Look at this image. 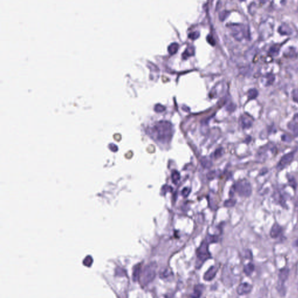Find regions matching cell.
<instances>
[{
  "instance_id": "1",
  "label": "cell",
  "mask_w": 298,
  "mask_h": 298,
  "mask_svg": "<svg viewBox=\"0 0 298 298\" xmlns=\"http://www.w3.org/2000/svg\"><path fill=\"white\" fill-rule=\"evenodd\" d=\"M148 133L155 141L162 144L168 143L173 135V124L167 120H160L150 127Z\"/></svg>"
},
{
  "instance_id": "2",
  "label": "cell",
  "mask_w": 298,
  "mask_h": 298,
  "mask_svg": "<svg viewBox=\"0 0 298 298\" xmlns=\"http://www.w3.org/2000/svg\"><path fill=\"white\" fill-rule=\"evenodd\" d=\"M275 26L274 19L269 16L262 21L259 26V35L261 40H266L271 36L274 32Z\"/></svg>"
},
{
  "instance_id": "3",
  "label": "cell",
  "mask_w": 298,
  "mask_h": 298,
  "mask_svg": "<svg viewBox=\"0 0 298 298\" xmlns=\"http://www.w3.org/2000/svg\"><path fill=\"white\" fill-rule=\"evenodd\" d=\"M156 268L155 263H151L145 267L139 278L141 285L146 286L153 281L156 276Z\"/></svg>"
},
{
  "instance_id": "4",
  "label": "cell",
  "mask_w": 298,
  "mask_h": 298,
  "mask_svg": "<svg viewBox=\"0 0 298 298\" xmlns=\"http://www.w3.org/2000/svg\"><path fill=\"white\" fill-rule=\"evenodd\" d=\"M228 26L232 31V35L238 41H241L243 39H250V33L248 27L241 23H231Z\"/></svg>"
},
{
  "instance_id": "5",
  "label": "cell",
  "mask_w": 298,
  "mask_h": 298,
  "mask_svg": "<svg viewBox=\"0 0 298 298\" xmlns=\"http://www.w3.org/2000/svg\"><path fill=\"white\" fill-rule=\"evenodd\" d=\"M233 189L239 196L245 198L249 197L252 192L251 184L246 179L237 181L234 184Z\"/></svg>"
},
{
  "instance_id": "6",
  "label": "cell",
  "mask_w": 298,
  "mask_h": 298,
  "mask_svg": "<svg viewBox=\"0 0 298 298\" xmlns=\"http://www.w3.org/2000/svg\"><path fill=\"white\" fill-rule=\"evenodd\" d=\"M289 275V270L287 267H284L280 270L278 273L277 289L278 293L281 296H284L286 293V289L285 287V283L288 280Z\"/></svg>"
},
{
  "instance_id": "7",
  "label": "cell",
  "mask_w": 298,
  "mask_h": 298,
  "mask_svg": "<svg viewBox=\"0 0 298 298\" xmlns=\"http://www.w3.org/2000/svg\"><path fill=\"white\" fill-rule=\"evenodd\" d=\"M197 257L198 261L200 262V265L206 260L211 258L209 251V243L207 241L203 242L199 246L197 250Z\"/></svg>"
},
{
  "instance_id": "8",
  "label": "cell",
  "mask_w": 298,
  "mask_h": 298,
  "mask_svg": "<svg viewBox=\"0 0 298 298\" xmlns=\"http://www.w3.org/2000/svg\"><path fill=\"white\" fill-rule=\"evenodd\" d=\"M253 120H254L251 116L247 113H245L241 115L240 118L241 126L243 129H249L253 125Z\"/></svg>"
},
{
  "instance_id": "9",
  "label": "cell",
  "mask_w": 298,
  "mask_h": 298,
  "mask_svg": "<svg viewBox=\"0 0 298 298\" xmlns=\"http://www.w3.org/2000/svg\"><path fill=\"white\" fill-rule=\"evenodd\" d=\"M294 158V152H291L284 155L280 160L277 165L278 169H282L292 161Z\"/></svg>"
},
{
  "instance_id": "10",
  "label": "cell",
  "mask_w": 298,
  "mask_h": 298,
  "mask_svg": "<svg viewBox=\"0 0 298 298\" xmlns=\"http://www.w3.org/2000/svg\"><path fill=\"white\" fill-rule=\"evenodd\" d=\"M253 289V286L251 284L247 283H243L241 284L236 289V292L239 295H245L251 293Z\"/></svg>"
},
{
  "instance_id": "11",
  "label": "cell",
  "mask_w": 298,
  "mask_h": 298,
  "mask_svg": "<svg viewBox=\"0 0 298 298\" xmlns=\"http://www.w3.org/2000/svg\"><path fill=\"white\" fill-rule=\"evenodd\" d=\"M278 32L283 36H290L292 34L293 31L288 23H283L278 27Z\"/></svg>"
},
{
  "instance_id": "12",
  "label": "cell",
  "mask_w": 298,
  "mask_h": 298,
  "mask_svg": "<svg viewBox=\"0 0 298 298\" xmlns=\"http://www.w3.org/2000/svg\"><path fill=\"white\" fill-rule=\"evenodd\" d=\"M217 271H218V268L217 267V266H212V267H210L209 269L204 274V277H203L204 280L207 281H210L213 280L215 277Z\"/></svg>"
},
{
  "instance_id": "13",
  "label": "cell",
  "mask_w": 298,
  "mask_h": 298,
  "mask_svg": "<svg viewBox=\"0 0 298 298\" xmlns=\"http://www.w3.org/2000/svg\"><path fill=\"white\" fill-rule=\"evenodd\" d=\"M282 231L283 229L277 223H276L272 225V228L270 230V235L272 238H277L281 234Z\"/></svg>"
},
{
  "instance_id": "14",
  "label": "cell",
  "mask_w": 298,
  "mask_h": 298,
  "mask_svg": "<svg viewBox=\"0 0 298 298\" xmlns=\"http://www.w3.org/2000/svg\"><path fill=\"white\" fill-rule=\"evenodd\" d=\"M281 46H282V44H274L273 46L270 48V49L268 50V54L272 57L277 56V55H278L279 52L280 51Z\"/></svg>"
},
{
  "instance_id": "15",
  "label": "cell",
  "mask_w": 298,
  "mask_h": 298,
  "mask_svg": "<svg viewBox=\"0 0 298 298\" xmlns=\"http://www.w3.org/2000/svg\"><path fill=\"white\" fill-rule=\"evenodd\" d=\"M254 271H255V266L251 263H249L243 267V272L247 276H251V274L254 272Z\"/></svg>"
},
{
  "instance_id": "16",
  "label": "cell",
  "mask_w": 298,
  "mask_h": 298,
  "mask_svg": "<svg viewBox=\"0 0 298 298\" xmlns=\"http://www.w3.org/2000/svg\"><path fill=\"white\" fill-rule=\"evenodd\" d=\"M296 55V49L293 47H288L284 52V56L285 57L293 58Z\"/></svg>"
},
{
  "instance_id": "17",
  "label": "cell",
  "mask_w": 298,
  "mask_h": 298,
  "mask_svg": "<svg viewBox=\"0 0 298 298\" xmlns=\"http://www.w3.org/2000/svg\"><path fill=\"white\" fill-rule=\"evenodd\" d=\"M288 128L292 132L293 136H298V125L293 121H291L288 124Z\"/></svg>"
},
{
  "instance_id": "18",
  "label": "cell",
  "mask_w": 298,
  "mask_h": 298,
  "mask_svg": "<svg viewBox=\"0 0 298 298\" xmlns=\"http://www.w3.org/2000/svg\"><path fill=\"white\" fill-rule=\"evenodd\" d=\"M247 96L249 100L256 99L259 96V92L255 88L249 89L247 92Z\"/></svg>"
},
{
  "instance_id": "19",
  "label": "cell",
  "mask_w": 298,
  "mask_h": 298,
  "mask_svg": "<svg viewBox=\"0 0 298 298\" xmlns=\"http://www.w3.org/2000/svg\"><path fill=\"white\" fill-rule=\"evenodd\" d=\"M178 49H179V44L177 43H171L168 47V51L171 55H173L177 53L178 51Z\"/></svg>"
},
{
  "instance_id": "20",
  "label": "cell",
  "mask_w": 298,
  "mask_h": 298,
  "mask_svg": "<svg viewBox=\"0 0 298 298\" xmlns=\"http://www.w3.org/2000/svg\"><path fill=\"white\" fill-rule=\"evenodd\" d=\"M265 78L267 79L266 83V86L271 85L276 80V76L271 73H267L266 75L265 76Z\"/></svg>"
},
{
  "instance_id": "21",
  "label": "cell",
  "mask_w": 298,
  "mask_h": 298,
  "mask_svg": "<svg viewBox=\"0 0 298 298\" xmlns=\"http://www.w3.org/2000/svg\"><path fill=\"white\" fill-rule=\"evenodd\" d=\"M181 178L180 173L177 170H173L171 173V179L173 183L177 184Z\"/></svg>"
},
{
  "instance_id": "22",
  "label": "cell",
  "mask_w": 298,
  "mask_h": 298,
  "mask_svg": "<svg viewBox=\"0 0 298 298\" xmlns=\"http://www.w3.org/2000/svg\"><path fill=\"white\" fill-rule=\"evenodd\" d=\"M194 53V47H188L185 51L182 54V57L183 59H187L188 58L192 56Z\"/></svg>"
},
{
  "instance_id": "23",
  "label": "cell",
  "mask_w": 298,
  "mask_h": 298,
  "mask_svg": "<svg viewBox=\"0 0 298 298\" xmlns=\"http://www.w3.org/2000/svg\"><path fill=\"white\" fill-rule=\"evenodd\" d=\"M200 162H201V164H202V167L204 168L209 169V168H210L211 167L212 165H213V162H211L210 160H209L206 157H203L201 160Z\"/></svg>"
},
{
  "instance_id": "24",
  "label": "cell",
  "mask_w": 298,
  "mask_h": 298,
  "mask_svg": "<svg viewBox=\"0 0 298 298\" xmlns=\"http://www.w3.org/2000/svg\"><path fill=\"white\" fill-rule=\"evenodd\" d=\"M141 276V266L140 265H137L136 267H135L134 270H133V280L137 281L139 279Z\"/></svg>"
},
{
  "instance_id": "25",
  "label": "cell",
  "mask_w": 298,
  "mask_h": 298,
  "mask_svg": "<svg viewBox=\"0 0 298 298\" xmlns=\"http://www.w3.org/2000/svg\"><path fill=\"white\" fill-rule=\"evenodd\" d=\"M200 286H197L194 288V292L191 295V298H199L202 295V288H199Z\"/></svg>"
},
{
  "instance_id": "26",
  "label": "cell",
  "mask_w": 298,
  "mask_h": 298,
  "mask_svg": "<svg viewBox=\"0 0 298 298\" xmlns=\"http://www.w3.org/2000/svg\"><path fill=\"white\" fill-rule=\"evenodd\" d=\"M236 204V200H234V199H228V200H227L226 201H225L224 203V206L226 207H234Z\"/></svg>"
},
{
  "instance_id": "27",
  "label": "cell",
  "mask_w": 298,
  "mask_h": 298,
  "mask_svg": "<svg viewBox=\"0 0 298 298\" xmlns=\"http://www.w3.org/2000/svg\"><path fill=\"white\" fill-rule=\"evenodd\" d=\"M173 190V188L171 186H169V185H164L161 188V194L163 195V194H167V192H171Z\"/></svg>"
},
{
  "instance_id": "28",
  "label": "cell",
  "mask_w": 298,
  "mask_h": 298,
  "mask_svg": "<svg viewBox=\"0 0 298 298\" xmlns=\"http://www.w3.org/2000/svg\"><path fill=\"white\" fill-rule=\"evenodd\" d=\"M223 153H224V151H223L222 148L220 147V148L217 149L215 150V152H214V154L215 158H218L221 157L222 156Z\"/></svg>"
},
{
  "instance_id": "29",
  "label": "cell",
  "mask_w": 298,
  "mask_h": 298,
  "mask_svg": "<svg viewBox=\"0 0 298 298\" xmlns=\"http://www.w3.org/2000/svg\"><path fill=\"white\" fill-rule=\"evenodd\" d=\"M292 97L293 101L298 104V89H293L292 92Z\"/></svg>"
},
{
  "instance_id": "30",
  "label": "cell",
  "mask_w": 298,
  "mask_h": 298,
  "mask_svg": "<svg viewBox=\"0 0 298 298\" xmlns=\"http://www.w3.org/2000/svg\"><path fill=\"white\" fill-rule=\"evenodd\" d=\"M154 110L157 112H162L164 111L165 110V107L164 105L160 104H158L155 105V107H154Z\"/></svg>"
},
{
  "instance_id": "31",
  "label": "cell",
  "mask_w": 298,
  "mask_h": 298,
  "mask_svg": "<svg viewBox=\"0 0 298 298\" xmlns=\"http://www.w3.org/2000/svg\"><path fill=\"white\" fill-rule=\"evenodd\" d=\"M200 36V33L199 31H194L190 33L189 35V37L192 40H196Z\"/></svg>"
},
{
  "instance_id": "32",
  "label": "cell",
  "mask_w": 298,
  "mask_h": 298,
  "mask_svg": "<svg viewBox=\"0 0 298 298\" xmlns=\"http://www.w3.org/2000/svg\"><path fill=\"white\" fill-rule=\"evenodd\" d=\"M229 12L227 11V10H224V11H222V12H221L220 14V19L221 21H223L225 20V19L229 16Z\"/></svg>"
},
{
  "instance_id": "33",
  "label": "cell",
  "mask_w": 298,
  "mask_h": 298,
  "mask_svg": "<svg viewBox=\"0 0 298 298\" xmlns=\"http://www.w3.org/2000/svg\"><path fill=\"white\" fill-rule=\"evenodd\" d=\"M288 182H289V185L293 188H296V186H297V184H296V182L295 180V179L292 177H289L288 178Z\"/></svg>"
},
{
  "instance_id": "34",
  "label": "cell",
  "mask_w": 298,
  "mask_h": 298,
  "mask_svg": "<svg viewBox=\"0 0 298 298\" xmlns=\"http://www.w3.org/2000/svg\"><path fill=\"white\" fill-rule=\"evenodd\" d=\"M190 193V189L188 188H185L183 189V190L181 192L182 195L184 198H187L189 196V194Z\"/></svg>"
},
{
  "instance_id": "35",
  "label": "cell",
  "mask_w": 298,
  "mask_h": 298,
  "mask_svg": "<svg viewBox=\"0 0 298 298\" xmlns=\"http://www.w3.org/2000/svg\"><path fill=\"white\" fill-rule=\"evenodd\" d=\"M215 176H216V173L214 171H210L209 173L207 174V178L209 180H213V179H214Z\"/></svg>"
},
{
  "instance_id": "36",
  "label": "cell",
  "mask_w": 298,
  "mask_h": 298,
  "mask_svg": "<svg viewBox=\"0 0 298 298\" xmlns=\"http://www.w3.org/2000/svg\"><path fill=\"white\" fill-rule=\"evenodd\" d=\"M218 241V238H217V236L214 235H210L207 238V242L209 243H214V242H216Z\"/></svg>"
},
{
  "instance_id": "37",
  "label": "cell",
  "mask_w": 298,
  "mask_h": 298,
  "mask_svg": "<svg viewBox=\"0 0 298 298\" xmlns=\"http://www.w3.org/2000/svg\"><path fill=\"white\" fill-rule=\"evenodd\" d=\"M281 139L283 141H285V142H290L292 141L291 137L287 135H283V136H281Z\"/></svg>"
},
{
  "instance_id": "38",
  "label": "cell",
  "mask_w": 298,
  "mask_h": 298,
  "mask_svg": "<svg viewBox=\"0 0 298 298\" xmlns=\"http://www.w3.org/2000/svg\"><path fill=\"white\" fill-rule=\"evenodd\" d=\"M109 148H110V150H112V152H116L118 150V147H117V146L116 145H114V144L110 145H109Z\"/></svg>"
},
{
  "instance_id": "39",
  "label": "cell",
  "mask_w": 298,
  "mask_h": 298,
  "mask_svg": "<svg viewBox=\"0 0 298 298\" xmlns=\"http://www.w3.org/2000/svg\"><path fill=\"white\" fill-rule=\"evenodd\" d=\"M207 40H208V42H209V43H210V44H211V45H212V44H213V45H214L215 44L214 40L213 39V37H211V36H210V35L209 36H207Z\"/></svg>"
},
{
  "instance_id": "40",
  "label": "cell",
  "mask_w": 298,
  "mask_h": 298,
  "mask_svg": "<svg viewBox=\"0 0 298 298\" xmlns=\"http://www.w3.org/2000/svg\"><path fill=\"white\" fill-rule=\"evenodd\" d=\"M293 122L298 125V113L295 114L293 117Z\"/></svg>"
},
{
  "instance_id": "41",
  "label": "cell",
  "mask_w": 298,
  "mask_h": 298,
  "mask_svg": "<svg viewBox=\"0 0 298 298\" xmlns=\"http://www.w3.org/2000/svg\"><path fill=\"white\" fill-rule=\"evenodd\" d=\"M295 245L296 246H298V239L297 241L295 242Z\"/></svg>"
}]
</instances>
